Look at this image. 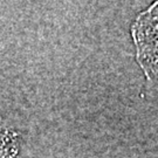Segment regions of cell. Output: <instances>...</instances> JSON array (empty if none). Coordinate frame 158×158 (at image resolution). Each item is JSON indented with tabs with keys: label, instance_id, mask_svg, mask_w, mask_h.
<instances>
[{
	"label": "cell",
	"instance_id": "cell-1",
	"mask_svg": "<svg viewBox=\"0 0 158 158\" xmlns=\"http://www.w3.org/2000/svg\"><path fill=\"white\" fill-rule=\"evenodd\" d=\"M19 135L14 130L0 127V158H17Z\"/></svg>",
	"mask_w": 158,
	"mask_h": 158
}]
</instances>
